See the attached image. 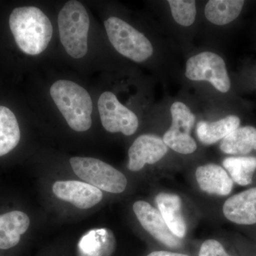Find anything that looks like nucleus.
<instances>
[{
	"label": "nucleus",
	"mask_w": 256,
	"mask_h": 256,
	"mask_svg": "<svg viewBox=\"0 0 256 256\" xmlns=\"http://www.w3.org/2000/svg\"><path fill=\"white\" fill-rule=\"evenodd\" d=\"M97 110L101 124L108 132H120L126 136L137 132L139 127L137 114L124 105L114 92H101L97 100Z\"/></svg>",
	"instance_id": "423d86ee"
},
{
	"label": "nucleus",
	"mask_w": 256,
	"mask_h": 256,
	"mask_svg": "<svg viewBox=\"0 0 256 256\" xmlns=\"http://www.w3.org/2000/svg\"><path fill=\"white\" fill-rule=\"evenodd\" d=\"M10 30L22 53L30 56L44 54L53 40V24L48 14L36 6L13 10L10 16Z\"/></svg>",
	"instance_id": "f257e3e1"
},
{
	"label": "nucleus",
	"mask_w": 256,
	"mask_h": 256,
	"mask_svg": "<svg viewBox=\"0 0 256 256\" xmlns=\"http://www.w3.org/2000/svg\"><path fill=\"white\" fill-rule=\"evenodd\" d=\"M30 224L28 216L20 210L0 215V249H9L18 245Z\"/></svg>",
	"instance_id": "2eb2a0df"
},
{
	"label": "nucleus",
	"mask_w": 256,
	"mask_h": 256,
	"mask_svg": "<svg viewBox=\"0 0 256 256\" xmlns=\"http://www.w3.org/2000/svg\"><path fill=\"white\" fill-rule=\"evenodd\" d=\"M195 178L201 190L208 194L226 196L233 190V180L226 170L218 164L201 165L195 172Z\"/></svg>",
	"instance_id": "ddd939ff"
},
{
	"label": "nucleus",
	"mask_w": 256,
	"mask_h": 256,
	"mask_svg": "<svg viewBox=\"0 0 256 256\" xmlns=\"http://www.w3.org/2000/svg\"></svg>",
	"instance_id": "b1692460"
},
{
	"label": "nucleus",
	"mask_w": 256,
	"mask_h": 256,
	"mask_svg": "<svg viewBox=\"0 0 256 256\" xmlns=\"http://www.w3.org/2000/svg\"><path fill=\"white\" fill-rule=\"evenodd\" d=\"M20 138L21 131L16 116L9 108L0 106V156L13 150Z\"/></svg>",
	"instance_id": "6ab92c4d"
},
{
	"label": "nucleus",
	"mask_w": 256,
	"mask_h": 256,
	"mask_svg": "<svg viewBox=\"0 0 256 256\" xmlns=\"http://www.w3.org/2000/svg\"><path fill=\"white\" fill-rule=\"evenodd\" d=\"M172 124L162 140L168 148L182 154H190L197 150V144L191 136L196 116L182 102L176 101L170 108Z\"/></svg>",
	"instance_id": "6e6552de"
},
{
	"label": "nucleus",
	"mask_w": 256,
	"mask_h": 256,
	"mask_svg": "<svg viewBox=\"0 0 256 256\" xmlns=\"http://www.w3.org/2000/svg\"><path fill=\"white\" fill-rule=\"evenodd\" d=\"M108 38L120 54L136 63L149 60L154 48L148 37L126 20L110 16L104 22Z\"/></svg>",
	"instance_id": "20e7f679"
},
{
	"label": "nucleus",
	"mask_w": 256,
	"mask_h": 256,
	"mask_svg": "<svg viewBox=\"0 0 256 256\" xmlns=\"http://www.w3.org/2000/svg\"><path fill=\"white\" fill-rule=\"evenodd\" d=\"M220 150L227 154L246 156L256 150V128L242 126L224 138L220 144Z\"/></svg>",
	"instance_id": "f3484780"
},
{
	"label": "nucleus",
	"mask_w": 256,
	"mask_h": 256,
	"mask_svg": "<svg viewBox=\"0 0 256 256\" xmlns=\"http://www.w3.org/2000/svg\"><path fill=\"white\" fill-rule=\"evenodd\" d=\"M92 20L85 5L69 0L60 8L57 28L60 45L69 58L82 60L90 52Z\"/></svg>",
	"instance_id": "7ed1b4c3"
},
{
	"label": "nucleus",
	"mask_w": 256,
	"mask_h": 256,
	"mask_svg": "<svg viewBox=\"0 0 256 256\" xmlns=\"http://www.w3.org/2000/svg\"><path fill=\"white\" fill-rule=\"evenodd\" d=\"M185 76L193 82H210L216 90L224 94L230 88V80L225 62L214 52H202L190 57L186 63Z\"/></svg>",
	"instance_id": "0eeeda50"
},
{
	"label": "nucleus",
	"mask_w": 256,
	"mask_h": 256,
	"mask_svg": "<svg viewBox=\"0 0 256 256\" xmlns=\"http://www.w3.org/2000/svg\"><path fill=\"white\" fill-rule=\"evenodd\" d=\"M168 152L162 138L156 134H144L136 138L128 150V169L140 171L146 164L160 161Z\"/></svg>",
	"instance_id": "1a4fd4ad"
},
{
	"label": "nucleus",
	"mask_w": 256,
	"mask_h": 256,
	"mask_svg": "<svg viewBox=\"0 0 256 256\" xmlns=\"http://www.w3.org/2000/svg\"><path fill=\"white\" fill-rule=\"evenodd\" d=\"M132 210L143 228L152 236L166 246L173 248L180 246V238L170 232L159 210L150 204L140 200L134 202Z\"/></svg>",
	"instance_id": "9d476101"
},
{
	"label": "nucleus",
	"mask_w": 256,
	"mask_h": 256,
	"mask_svg": "<svg viewBox=\"0 0 256 256\" xmlns=\"http://www.w3.org/2000/svg\"><path fill=\"white\" fill-rule=\"evenodd\" d=\"M240 120L238 116H228L215 122L200 121L196 126V134L200 142L210 146L223 140L229 134L239 128Z\"/></svg>",
	"instance_id": "dca6fc26"
},
{
	"label": "nucleus",
	"mask_w": 256,
	"mask_h": 256,
	"mask_svg": "<svg viewBox=\"0 0 256 256\" xmlns=\"http://www.w3.org/2000/svg\"><path fill=\"white\" fill-rule=\"evenodd\" d=\"M244 4L242 0H210L205 6V16L210 23L224 26L238 18Z\"/></svg>",
	"instance_id": "a211bd4d"
},
{
	"label": "nucleus",
	"mask_w": 256,
	"mask_h": 256,
	"mask_svg": "<svg viewBox=\"0 0 256 256\" xmlns=\"http://www.w3.org/2000/svg\"><path fill=\"white\" fill-rule=\"evenodd\" d=\"M222 164L234 182L240 186L252 184L256 170L255 156H230L224 159Z\"/></svg>",
	"instance_id": "aec40b11"
},
{
	"label": "nucleus",
	"mask_w": 256,
	"mask_h": 256,
	"mask_svg": "<svg viewBox=\"0 0 256 256\" xmlns=\"http://www.w3.org/2000/svg\"><path fill=\"white\" fill-rule=\"evenodd\" d=\"M146 256H190L186 254H178V252H166V250H156L150 252L149 255Z\"/></svg>",
	"instance_id": "5701e85b"
},
{
	"label": "nucleus",
	"mask_w": 256,
	"mask_h": 256,
	"mask_svg": "<svg viewBox=\"0 0 256 256\" xmlns=\"http://www.w3.org/2000/svg\"><path fill=\"white\" fill-rule=\"evenodd\" d=\"M48 94L70 129L77 132L90 129L94 101L90 92L82 84L68 78H58L50 86Z\"/></svg>",
	"instance_id": "f03ea898"
},
{
	"label": "nucleus",
	"mask_w": 256,
	"mask_h": 256,
	"mask_svg": "<svg viewBox=\"0 0 256 256\" xmlns=\"http://www.w3.org/2000/svg\"><path fill=\"white\" fill-rule=\"evenodd\" d=\"M52 191L60 200L68 202L76 208L88 210L102 200L101 190L80 181H58L54 184Z\"/></svg>",
	"instance_id": "9b49d317"
},
{
	"label": "nucleus",
	"mask_w": 256,
	"mask_h": 256,
	"mask_svg": "<svg viewBox=\"0 0 256 256\" xmlns=\"http://www.w3.org/2000/svg\"><path fill=\"white\" fill-rule=\"evenodd\" d=\"M156 201L158 210L170 232L178 238H184L188 227L184 218L181 198L175 194L160 192Z\"/></svg>",
	"instance_id": "4468645a"
},
{
	"label": "nucleus",
	"mask_w": 256,
	"mask_h": 256,
	"mask_svg": "<svg viewBox=\"0 0 256 256\" xmlns=\"http://www.w3.org/2000/svg\"><path fill=\"white\" fill-rule=\"evenodd\" d=\"M168 2L172 15L178 24L183 26L193 24L196 15V2L193 0H169Z\"/></svg>",
	"instance_id": "412c9836"
},
{
	"label": "nucleus",
	"mask_w": 256,
	"mask_h": 256,
	"mask_svg": "<svg viewBox=\"0 0 256 256\" xmlns=\"http://www.w3.org/2000/svg\"><path fill=\"white\" fill-rule=\"evenodd\" d=\"M198 256H230L225 248L215 239H208L202 244Z\"/></svg>",
	"instance_id": "4be33fe9"
},
{
	"label": "nucleus",
	"mask_w": 256,
	"mask_h": 256,
	"mask_svg": "<svg viewBox=\"0 0 256 256\" xmlns=\"http://www.w3.org/2000/svg\"><path fill=\"white\" fill-rule=\"evenodd\" d=\"M223 214L227 220L242 226L256 224V186L236 194L224 202Z\"/></svg>",
	"instance_id": "f8f14e48"
},
{
	"label": "nucleus",
	"mask_w": 256,
	"mask_h": 256,
	"mask_svg": "<svg viewBox=\"0 0 256 256\" xmlns=\"http://www.w3.org/2000/svg\"><path fill=\"white\" fill-rule=\"evenodd\" d=\"M69 162L79 178L101 191L120 194L127 188L126 176L105 162L94 158L74 156Z\"/></svg>",
	"instance_id": "39448f33"
}]
</instances>
